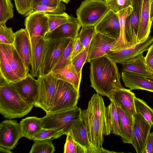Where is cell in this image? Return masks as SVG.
<instances>
[{
    "instance_id": "41",
    "label": "cell",
    "mask_w": 153,
    "mask_h": 153,
    "mask_svg": "<svg viewBox=\"0 0 153 153\" xmlns=\"http://www.w3.org/2000/svg\"><path fill=\"white\" fill-rule=\"evenodd\" d=\"M16 9L18 13L24 16L33 11V0H14Z\"/></svg>"
},
{
    "instance_id": "38",
    "label": "cell",
    "mask_w": 153,
    "mask_h": 153,
    "mask_svg": "<svg viewBox=\"0 0 153 153\" xmlns=\"http://www.w3.org/2000/svg\"><path fill=\"white\" fill-rule=\"evenodd\" d=\"M74 41V40L71 39L59 60L53 68L51 72L61 68L71 62V56Z\"/></svg>"
},
{
    "instance_id": "48",
    "label": "cell",
    "mask_w": 153,
    "mask_h": 153,
    "mask_svg": "<svg viewBox=\"0 0 153 153\" xmlns=\"http://www.w3.org/2000/svg\"><path fill=\"white\" fill-rule=\"evenodd\" d=\"M143 153H153V131L148 136Z\"/></svg>"
},
{
    "instance_id": "18",
    "label": "cell",
    "mask_w": 153,
    "mask_h": 153,
    "mask_svg": "<svg viewBox=\"0 0 153 153\" xmlns=\"http://www.w3.org/2000/svg\"><path fill=\"white\" fill-rule=\"evenodd\" d=\"M81 25L77 18L70 16L69 21L54 30L47 33L45 39H56L63 38L74 40L78 36Z\"/></svg>"
},
{
    "instance_id": "7",
    "label": "cell",
    "mask_w": 153,
    "mask_h": 153,
    "mask_svg": "<svg viewBox=\"0 0 153 153\" xmlns=\"http://www.w3.org/2000/svg\"><path fill=\"white\" fill-rule=\"evenodd\" d=\"M71 39L69 38L45 39L44 54L38 77L50 73Z\"/></svg>"
},
{
    "instance_id": "20",
    "label": "cell",
    "mask_w": 153,
    "mask_h": 153,
    "mask_svg": "<svg viewBox=\"0 0 153 153\" xmlns=\"http://www.w3.org/2000/svg\"><path fill=\"white\" fill-rule=\"evenodd\" d=\"M122 80L125 86L131 89H141L153 92V81L139 74L123 70Z\"/></svg>"
},
{
    "instance_id": "2",
    "label": "cell",
    "mask_w": 153,
    "mask_h": 153,
    "mask_svg": "<svg viewBox=\"0 0 153 153\" xmlns=\"http://www.w3.org/2000/svg\"><path fill=\"white\" fill-rule=\"evenodd\" d=\"M89 63L91 86L97 94L111 101L115 91L123 88L116 62L106 54Z\"/></svg>"
},
{
    "instance_id": "6",
    "label": "cell",
    "mask_w": 153,
    "mask_h": 153,
    "mask_svg": "<svg viewBox=\"0 0 153 153\" xmlns=\"http://www.w3.org/2000/svg\"><path fill=\"white\" fill-rule=\"evenodd\" d=\"M79 97V91L72 84L57 79L53 104L51 112H59L76 107Z\"/></svg>"
},
{
    "instance_id": "1",
    "label": "cell",
    "mask_w": 153,
    "mask_h": 153,
    "mask_svg": "<svg viewBox=\"0 0 153 153\" xmlns=\"http://www.w3.org/2000/svg\"><path fill=\"white\" fill-rule=\"evenodd\" d=\"M81 119L86 129L91 144L95 153H114L103 148V135H109V130L103 100L100 94H94L87 108L82 111Z\"/></svg>"
},
{
    "instance_id": "28",
    "label": "cell",
    "mask_w": 153,
    "mask_h": 153,
    "mask_svg": "<svg viewBox=\"0 0 153 153\" xmlns=\"http://www.w3.org/2000/svg\"><path fill=\"white\" fill-rule=\"evenodd\" d=\"M132 9V7L130 6L117 13L119 17L120 25V34L119 38L116 40L115 44L112 48L111 51L118 50L131 46L127 40L125 28L126 18L131 13Z\"/></svg>"
},
{
    "instance_id": "42",
    "label": "cell",
    "mask_w": 153,
    "mask_h": 153,
    "mask_svg": "<svg viewBox=\"0 0 153 153\" xmlns=\"http://www.w3.org/2000/svg\"><path fill=\"white\" fill-rule=\"evenodd\" d=\"M110 10L117 13L129 7H132L131 0H104Z\"/></svg>"
},
{
    "instance_id": "8",
    "label": "cell",
    "mask_w": 153,
    "mask_h": 153,
    "mask_svg": "<svg viewBox=\"0 0 153 153\" xmlns=\"http://www.w3.org/2000/svg\"><path fill=\"white\" fill-rule=\"evenodd\" d=\"M25 25L30 39L32 56L39 41L48 32V19L45 13L33 12L25 18Z\"/></svg>"
},
{
    "instance_id": "35",
    "label": "cell",
    "mask_w": 153,
    "mask_h": 153,
    "mask_svg": "<svg viewBox=\"0 0 153 153\" xmlns=\"http://www.w3.org/2000/svg\"><path fill=\"white\" fill-rule=\"evenodd\" d=\"M13 8L12 0H0V25L13 18Z\"/></svg>"
},
{
    "instance_id": "52",
    "label": "cell",
    "mask_w": 153,
    "mask_h": 153,
    "mask_svg": "<svg viewBox=\"0 0 153 153\" xmlns=\"http://www.w3.org/2000/svg\"><path fill=\"white\" fill-rule=\"evenodd\" d=\"M70 0H62V1L66 4H68Z\"/></svg>"
},
{
    "instance_id": "4",
    "label": "cell",
    "mask_w": 153,
    "mask_h": 153,
    "mask_svg": "<svg viewBox=\"0 0 153 153\" xmlns=\"http://www.w3.org/2000/svg\"><path fill=\"white\" fill-rule=\"evenodd\" d=\"M81 108L77 106L65 111L46 113L40 118L42 128L56 129L62 131L63 135L70 132L72 126L81 118Z\"/></svg>"
},
{
    "instance_id": "53",
    "label": "cell",
    "mask_w": 153,
    "mask_h": 153,
    "mask_svg": "<svg viewBox=\"0 0 153 153\" xmlns=\"http://www.w3.org/2000/svg\"><path fill=\"white\" fill-rule=\"evenodd\" d=\"M152 25H153V24H152Z\"/></svg>"
},
{
    "instance_id": "50",
    "label": "cell",
    "mask_w": 153,
    "mask_h": 153,
    "mask_svg": "<svg viewBox=\"0 0 153 153\" xmlns=\"http://www.w3.org/2000/svg\"><path fill=\"white\" fill-rule=\"evenodd\" d=\"M0 151L1 152L5 153H12V152L10 150L0 147Z\"/></svg>"
},
{
    "instance_id": "3",
    "label": "cell",
    "mask_w": 153,
    "mask_h": 153,
    "mask_svg": "<svg viewBox=\"0 0 153 153\" xmlns=\"http://www.w3.org/2000/svg\"><path fill=\"white\" fill-rule=\"evenodd\" d=\"M33 106L25 102L9 83L0 78V113L4 118L22 117L29 113Z\"/></svg>"
},
{
    "instance_id": "36",
    "label": "cell",
    "mask_w": 153,
    "mask_h": 153,
    "mask_svg": "<svg viewBox=\"0 0 153 153\" xmlns=\"http://www.w3.org/2000/svg\"><path fill=\"white\" fill-rule=\"evenodd\" d=\"M96 33L94 26L82 27L78 37L84 48L90 44Z\"/></svg>"
},
{
    "instance_id": "29",
    "label": "cell",
    "mask_w": 153,
    "mask_h": 153,
    "mask_svg": "<svg viewBox=\"0 0 153 153\" xmlns=\"http://www.w3.org/2000/svg\"><path fill=\"white\" fill-rule=\"evenodd\" d=\"M46 40L42 38L37 43L31 56V74L33 77H38V72L43 58Z\"/></svg>"
},
{
    "instance_id": "5",
    "label": "cell",
    "mask_w": 153,
    "mask_h": 153,
    "mask_svg": "<svg viewBox=\"0 0 153 153\" xmlns=\"http://www.w3.org/2000/svg\"><path fill=\"white\" fill-rule=\"evenodd\" d=\"M110 10L103 0H85L76 10L81 27L94 26Z\"/></svg>"
},
{
    "instance_id": "51",
    "label": "cell",
    "mask_w": 153,
    "mask_h": 153,
    "mask_svg": "<svg viewBox=\"0 0 153 153\" xmlns=\"http://www.w3.org/2000/svg\"><path fill=\"white\" fill-rule=\"evenodd\" d=\"M151 74L152 75L151 76L147 77L148 79L153 81V73H151Z\"/></svg>"
},
{
    "instance_id": "32",
    "label": "cell",
    "mask_w": 153,
    "mask_h": 153,
    "mask_svg": "<svg viewBox=\"0 0 153 153\" xmlns=\"http://www.w3.org/2000/svg\"><path fill=\"white\" fill-rule=\"evenodd\" d=\"M136 112L141 115L150 124L153 126V109L143 100L136 96L134 98Z\"/></svg>"
},
{
    "instance_id": "37",
    "label": "cell",
    "mask_w": 153,
    "mask_h": 153,
    "mask_svg": "<svg viewBox=\"0 0 153 153\" xmlns=\"http://www.w3.org/2000/svg\"><path fill=\"white\" fill-rule=\"evenodd\" d=\"M64 146V153H87V149L76 142L68 133Z\"/></svg>"
},
{
    "instance_id": "25",
    "label": "cell",
    "mask_w": 153,
    "mask_h": 153,
    "mask_svg": "<svg viewBox=\"0 0 153 153\" xmlns=\"http://www.w3.org/2000/svg\"><path fill=\"white\" fill-rule=\"evenodd\" d=\"M68 133L75 141L87 149V153H95L91 144L86 129L81 118L72 126Z\"/></svg>"
},
{
    "instance_id": "17",
    "label": "cell",
    "mask_w": 153,
    "mask_h": 153,
    "mask_svg": "<svg viewBox=\"0 0 153 153\" xmlns=\"http://www.w3.org/2000/svg\"><path fill=\"white\" fill-rule=\"evenodd\" d=\"M13 45L29 72L31 66V53L30 39L25 29L21 28L15 33Z\"/></svg>"
},
{
    "instance_id": "27",
    "label": "cell",
    "mask_w": 153,
    "mask_h": 153,
    "mask_svg": "<svg viewBox=\"0 0 153 153\" xmlns=\"http://www.w3.org/2000/svg\"><path fill=\"white\" fill-rule=\"evenodd\" d=\"M121 64L123 70L139 74L146 77L152 76V74L146 66L145 57L143 53Z\"/></svg>"
},
{
    "instance_id": "44",
    "label": "cell",
    "mask_w": 153,
    "mask_h": 153,
    "mask_svg": "<svg viewBox=\"0 0 153 153\" xmlns=\"http://www.w3.org/2000/svg\"><path fill=\"white\" fill-rule=\"evenodd\" d=\"M90 45L71 59L72 64L79 74H82V67L86 62Z\"/></svg>"
},
{
    "instance_id": "19",
    "label": "cell",
    "mask_w": 153,
    "mask_h": 153,
    "mask_svg": "<svg viewBox=\"0 0 153 153\" xmlns=\"http://www.w3.org/2000/svg\"><path fill=\"white\" fill-rule=\"evenodd\" d=\"M0 49L4 53L19 80L26 76L28 72L13 45L0 43Z\"/></svg>"
},
{
    "instance_id": "21",
    "label": "cell",
    "mask_w": 153,
    "mask_h": 153,
    "mask_svg": "<svg viewBox=\"0 0 153 153\" xmlns=\"http://www.w3.org/2000/svg\"><path fill=\"white\" fill-rule=\"evenodd\" d=\"M134 93L131 89L124 88L118 89L114 92L112 100L119 105L128 115L134 120L136 113L134 102Z\"/></svg>"
},
{
    "instance_id": "24",
    "label": "cell",
    "mask_w": 153,
    "mask_h": 153,
    "mask_svg": "<svg viewBox=\"0 0 153 153\" xmlns=\"http://www.w3.org/2000/svg\"><path fill=\"white\" fill-rule=\"evenodd\" d=\"M115 103L119 118L120 130V136L124 143L131 144L134 120L128 115L119 105Z\"/></svg>"
},
{
    "instance_id": "30",
    "label": "cell",
    "mask_w": 153,
    "mask_h": 153,
    "mask_svg": "<svg viewBox=\"0 0 153 153\" xmlns=\"http://www.w3.org/2000/svg\"><path fill=\"white\" fill-rule=\"evenodd\" d=\"M110 101V104L106 107V113L109 128L111 133L115 135L120 136V130L116 105L114 101Z\"/></svg>"
},
{
    "instance_id": "45",
    "label": "cell",
    "mask_w": 153,
    "mask_h": 153,
    "mask_svg": "<svg viewBox=\"0 0 153 153\" xmlns=\"http://www.w3.org/2000/svg\"><path fill=\"white\" fill-rule=\"evenodd\" d=\"M147 51L145 57L146 65L149 71L153 73V44Z\"/></svg>"
},
{
    "instance_id": "26",
    "label": "cell",
    "mask_w": 153,
    "mask_h": 153,
    "mask_svg": "<svg viewBox=\"0 0 153 153\" xmlns=\"http://www.w3.org/2000/svg\"><path fill=\"white\" fill-rule=\"evenodd\" d=\"M22 135L30 140L42 129V122L40 118L36 117H28L20 122Z\"/></svg>"
},
{
    "instance_id": "39",
    "label": "cell",
    "mask_w": 153,
    "mask_h": 153,
    "mask_svg": "<svg viewBox=\"0 0 153 153\" xmlns=\"http://www.w3.org/2000/svg\"><path fill=\"white\" fill-rule=\"evenodd\" d=\"M15 39V33L12 27H7L5 24L0 25V43L12 45Z\"/></svg>"
},
{
    "instance_id": "13",
    "label": "cell",
    "mask_w": 153,
    "mask_h": 153,
    "mask_svg": "<svg viewBox=\"0 0 153 153\" xmlns=\"http://www.w3.org/2000/svg\"><path fill=\"white\" fill-rule=\"evenodd\" d=\"M9 83L25 102L34 106L38 98V86L37 80L30 74L17 82Z\"/></svg>"
},
{
    "instance_id": "9",
    "label": "cell",
    "mask_w": 153,
    "mask_h": 153,
    "mask_svg": "<svg viewBox=\"0 0 153 153\" xmlns=\"http://www.w3.org/2000/svg\"><path fill=\"white\" fill-rule=\"evenodd\" d=\"M56 80L50 73L37 77L38 97L34 106L42 108L46 113H50L53 107Z\"/></svg>"
},
{
    "instance_id": "22",
    "label": "cell",
    "mask_w": 153,
    "mask_h": 153,
    "mask_svg": "<svg viewBox=\"0 0 153 153\" xmlns=\"http://www.w3.org/2000/svg\"><path fill=\"white\" fill-rule=\"evenodd\" d=\"M151 0H143L140 20L137 35V43L146 39L151 32L152 24L150 18Z\"/></svg>"
},
{
    "instance_id": "16",
    "label": "cell",
    "mask_w": 153,
    "mask_h": 153,
    "mask_svg": "<svg viewBox=\"0 0 153 153\" xmlns=\"http://www.w3.org/2000/svg\"><path fill=\"white\" fill-rule=\"evenodd\" d=\"M94 27L96 32L116 39H118L120 34L118 16L117 13L110 10Z\"/></svg>"
},
{
    "instance_id": "40",
    "label": "cell",
    "mask_w": 153,
    "mask_h": 153,
    "mask_svg": "<svg viewBox=\"0 0 153 153\" xmlns=\"http://www.w3.org/2000/svg\"><path fill=\"white\" fill-rule=\"evenodd\" d=\"M63 135L61 131L57 129L42 128L33 136V140L51 139L52 138L56 139Z\"/></svg>"
},
{
    "instance_id": "10",
    "label": "cell",
    "mask_w": 153,
    "mask_h": 153,
    "mask_svg": "<svg viewBox=\"0 0 153 153\" xmlns=\"http://www.w3.org/2000/svg\"><path fill=\"white\" fill-rule=\"evenodd\" d=\"M22 137L20 124L16 120H7L0 123V147L12 150Z\"/></svg>"
},
{
    "instance_id": "23",
    "label": "cell",
    "mask_w": 153,
    "mask_h": 153,
    "mask_svg": "<svg viewBox=\"0 0 153 153\" xmlns=\"http://www.w3.org/2000/svg\"><path fill=\"white\" fill-rule=\"evenodd\" d=\"M54 77L72 84L79 91L82 74L79 73L71 62L64 67L50 73Z\"/></svg>"
},
{
    "instance_id": "14",
    "label": "cell",
    "mask_w": 153,
    "mask_h": 153,
    "mask_svg": "<svg viewBox=\"0 0 153 153\" xmlns=\"http://www.w3.org/2000/svg\"><path fill=\"white\" fill-rule=\"evenodd\" d=\"M143 0H131L133 9L126 18L125 33L127 42L131 46L137 44V35Z\"/></svg>"
},
{
    "instance_id": "33",
    "label": "cell",
    "mask_w": 153,
    "mask_h": 153,
    "mask_svg": "<svg viewBox=\"0 0 153 153\" xmlns=\"http://www.w3.org/2000/svg\"><path fill=\"white\" fill-rule=\"evenodd\" d=\"M51 139H37L33 140L29 153H53L55 151V148Z\"/></svg>"
},
{
    "instance_id": "43",
    "label": "cell",
    "mask_w": 153,
    "mask_h": 153,
    "mask_svg": "<svg viewBox=\"0 0 153 153\" xmlns=\"http://www.w3.org/2000/svg\"><path fill=\"white\" fill-rule=\"evenodd\" d=\"M33 12L39 11L46 14H59L64 12L66 10L64 4L61 3L60 4L55 7L33 4Z\"/></svg>"
},
{
    "instance_id": "12",
    "label": "cell",
    "mask_w": 153,
    "mask_h": 153,
    "mask_svg": "<svg viewBox=\"0 0 153 153\" xmlns=\"http://www.w3.org/2000/svg\"><path fill=\"white\" fill-rule=\"evenodd\" d=\"M152 126L141 115L135 113L133 121L131 145L137 153H143Z\"/></svg>"
},
{
    "instance_id": "47",
    "label": "cell",
    "mask_w": 153,
    "mask_h": 153,
    "mask_svg": "<svg viewBox=\"0 0 153 153\" xmlns=\"http://www.w3.org/2000/svg\"><path fill=\"white\" fill-rule=\"evenodd\" d=\"M62 1V0H33V5L37 4L50 7H55L59 5Z\"/></svg>"
},
{
    "instance_id": "11",
    "label": "cell",
    "mask_w": 153,
    "mask_h": 153,
    "mask_svg": "<svg viewBox=\"0 0 153 153\" xmlns=\"http://www.w3.org/2000/svg\"><path fill=\"white\" fill-rule=\"evenodd\" d=\"M153 44V36L134 45L121 49L110 51L106 55L116 63L120 64L129 61L148 51Z\"/></svg>"
},
{
    "instance_id": "49",
    "label": "cell",
    "mask_w": 153,
    "mask_h": 153,
    "mask_svg": "<svg viewBox=\"0 0 153 153\" xmlns=\"http://www.w3.org/2000/svg\"><path fill=\"white\" fill-rule=\"evenodd\" d=\"M150 18L151 22L153 21V0H151L150 8Z\"/></svg>"
},
{
    "instance_id": "31",
    "label": "cell",
    "mask_w": 153,
    "mask_h": 153,
    "mask_svg": "<svg viewBox=\"0 0 153 153\" xmlns=\"http://www.w3.org/2000/svg\"><path fill=\"white\" fill-rule=\"evenodd\" d=\"M0 78L8 83L19 80L13 71L2 51L0 49Z\"/></svg>"
},
{
    "instance_id": "46",
    "label": "cell",
    "mask_w": 153,
    "mask_h": 153,
    "mask_svg": "<svg viewBox=\"0 0 153 153\" xmlns=\"http://www.w3.org/2000/svg\"><path fill=\"white\" fill-rule=\"evenodd\" d=\"M84 49L78 36L74 41L73 47L71 54V60L81 52Z\"/></svg>"
},
{
    "instance_id": "15",
    "label": "cell",
    "mask_w": 153,
    "mask_h": 153,
    "mask_svg": "<svg viewBox=\"0 0 153 153\" xmlns=\"http://www.w3.org/2000/svg\"><path fill=\"white\" fill-rule=\"evenodd\" d=\"M116 40L96 32L90 44L86 62L106 54L115 44Z\"/></svg>"
},
{
    "instance_id": "34",
    "label": "cell",
    "mask_w": 153,
    "mask_h": 153,
    "mask_svg": "<svg viewBox=\"0 0 153 153\" xmlns=\"http://www.w3.org/2000/svg\"><path fill=\"white\" fill-rule=\"evenodd\" d=\"M48 19L49 29L50 32L61 25L67 22L70 16L64 12L59 14H46Z\"/></svg>"
}]
</instances>
